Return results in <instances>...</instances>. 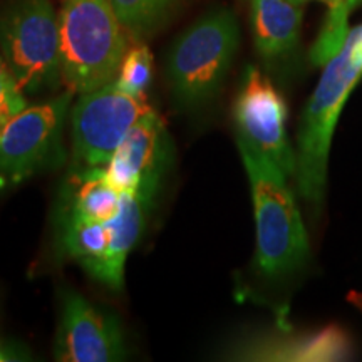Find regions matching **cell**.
<instances>
[{
	"mask_svg": "<svg viewBox=\"0 0 362 362\" xmlns=\"http://www.w3.org/2000/svg\"><path fill=\"white\" fill-rule=\"evenodd\" d=\"M153 107L146 96H133L112 81L79 94L71 112L74 175L104 171L126 134Z\"/></svg>",
	"mask_w": 362,
	"mask_h": 362,
	"instance_id": "8992f818",
	"label": "cell"
},
{
	"mask_svg": "<svg viewBox=\"0 0 362 362\" xmlns=\"http://www.w3.org/2000/svg\"><path fill=\"white\" fill-rule=\"evenodd\" d=\"M168 158V133L160 115L151 110L126 134L107 163L104 175L121 193H133L148 176H163Z\"/></svg>",
	"mask_w": 362,
	"mask_h": 362,
	"instance_id": "30bf717a",
	"label": "cell"
},
{
	"mask_svg": "<svg viewBox=\"0 0 362 362\" xmlns=\"http://www.w3.org/2000/svg\"><path fill=\"white\" fill-rule=\"evenodd\" d=\"M0 361H7V356H6V354H4V352H2V349H0Z\"/></svg>",
	"mask_w": 362,
	"mask_h": 362,
	"instance_id": "7402d4cb",
	"label": "cell"
},
{
	"mask_svg": "<svg viewBox=\"0 0 362 362\" xmlns=\"http://www.w3.org/2000/svg\"><path fill=\"white\" fill-rule=\"evenodd\" d=\"M76 183L78 189L74 192L69 211L104 223L115 218L123 202V193L112 187L104 171L76 176Z\"/></svg>",
	"mask_w": 362,
	"mask_h": 362,
	"instance_id": "9a60e30c",
	"label": "cell"
},
{
	"mask_svg": "<svg viewBox=\"0 0 362 362\" xmlns=\"http://www.w3.org/2000/svg\"><path fill=\"white\" fill-rule=\"evenodd\" d=\"M27 107L24 93L16 84L11 74L0 72V129L8 119Z\"/></svg>",
	"mask_w": 362,
	"mask_h": 362,
	"instance_id": "ac0fdd59",
	"label": "cell"
},
{
	"mask_svg": "<svg viewBox=\"0 0 362 362\" xmlns=\"http://www.w3.org/2000/svg\"><path fill=\"white\" fill-rule=\"evenodd\" d=\"M359 2H362V0H346V11L351 13L352 8H354Z\"/></svg>",
	"mask_w": 362,
	"mask_h": 362,
	"instance_id": "44dd1931",
	"label": "cell"
},
{
	"mask_svg": "<svg viewBox=\"0 0 362 362\" xmlns=\"http://www.w3.org/2000/svg\"><path fill=\"white\" fill-rule=\"evenodd\" d=\"M123 325L112 314L99 310L74 291H64L54 356L62 362L123 361Z\"/></svg>",
	"mask_w": 362,
	"mask_h": 362,
	"instance_id": "9c48e42d",
	"label": "cell"
},
{
	"mask_svg": "<svg viewBox=\"0 0 362 362\" xmlns=\"http://www.w3.org/2000/svg\"><path fill=\"white\" fill-rule=\"evenodd\" d=\"M240 44V29L230 8L206 12L171 44L166 78L183 107H200L220 93Z\"/></svg>",
	"mask_w": 362,
	"mask_h": 362,
	"instance_id": "277c9868",
	"label": "cell"
},
{
	"mask_svg": "<svg viewBox=\"0 0 362 362\" xmlns=\"http://www.w3.org/2000/svg\"><path fill=\"white\" fill-rule=\"evenodd\" d=\"M153 78V56L146 45H136V47L126 51L123 61H121L119 71L115 83L124 93L133 96H146Z\"/></svg>",
	"mask_w": 362,
	"mask_h": 362,
	"instance_id": "e0dca14e",
	"label": "cell"
},
{
	"mask_svg": "<svg viewBox=\"0 0 362 362\" xmlns=\"http://www.w3.org/2000/svg\"><path fill=\"white\" fill-rule=\"evenodd\" d=\"M161 178V175L148 176L136 192L123 193L119 211L115 218L107 221L110 242L106 253L88 274L111 291L119 292L123 288L126 259L141 237L146 215L153 205V198L158 193Z\"/></svg>",
	"mask_w": 362,
	"mask_h": 362,
	"instance_id": "8fae6325",
	"label": "cell"
},
{
	"mask_svg": "<svg viewBox=\"0 0 362 362\" xmlns=\"http://www.w3.org/2000/svg\"><path fill=\"white\" fill-rule=\"evenodd\" d=\"M124 25L111 0H64L59 12L61 81L84 94L116 79L126 49Z\"/></svg>",
	"mask_w": 362,
	"mask_h": 362,
	"instance_id": "3957f363",
	"label": "cell"
},
{
	"mask_svg": "<svg viewBox=\"0 0 362 362\" xmlns=\"http://www.w3.org/2000/svg\"><path fill=\"white\" fill-rule=\"evenodd\" d=\"M110 232L107 223L84 218L67 210L62 216L61 247L62 253L84 267L89 272L106 253Z\"/></svg>",
	"mask_w": 362,
	"mask_h": 362,
	"instance_id": "5bb4252c",
	"label": "cell"
},
{
	"mask_svg": "<svg viewBox=\"0 0 362 362\" xmlns=\"http://www.w3.org/2000/svg\"><path fill=\"white\" fill-rule=\"evenodd\" d=\"M362 78V25L349 30L342 47L324 64L319 84L302 115L297 134L296 181L300 197L319 205L327 185L332 136L347 99Z\"/></svg>",
	"mask_w": 362,
	"mask_h": 362,
	"instance_id": "6da1fadb",
	"label": "cell"
},
{
	"mask_svg": "<svg viewBox=\"0 0 362 362\" xmlns=\"http://www.w3.org/2000/svg\"><path fill=\"white\" fill-rule=\"evenodd\" d=\"M304 0H252L255 47L267 61H277L297 47Z\"/></svg>",
	"mask_w": 362,
	"mask_h": 362,
	"instance_id": "7c38bea8",
	"label": "cell"
},
{
	"mask_svg": "<svg viewBox=\"0 0 362 362\" xmlns=\"http://www.w3.org/2000/svg\"><path fill=\"white\" fill-rule=\"evenodd\" d=\"M347 300H349L351 304L356 307V309H359L362 312V292H356V291L349 292V296H347Z\"/></svg>",
	"mask_w": 362,
	"mask_h": 362,
	"instance_id": "d6986e66",
	"label": "cell"
},
{
	"mask_svg": "<svg viewBox=\"0 0 362 362\" xmlns=\"http://www.w3.org/2000/svg\"><path fill=\"white\" fill-rule=\"evenodd\" d=\"M0 52L24 94L61 81L59 16L51 0H7L0 8Z\"/></svg>",
	"mask_w": 362,
	"mask_h": 362,
	"instance_id": "5b68a950",
	"label": "cell"
},
{
	"mask_svg": "<svg viewBox=\"0 0 362 362\" xmlns=\"http://www.w3.org/2000/svg\"><path fill=\"white\" fill-rule=\"evenodd\" d=\"M351 342L337 325L319 332L302 334L288 339H270L257 342L245 354L267 361H342L349 356Z\"/></svg>",
	"mask_w": 362,
	"mask_h": 362,
	"instance_id": "4fadbf2b",
	"label": "cell"
},
{
	"mask_svg": "<svg viewBox=\"0 0 362 362\" xmlns=\"http://www.w3.org/2000/svg\"><path fill=\"white\" fill-rule=\"evenodd\" d=\"M124 29L136 37H143L156 29L168 17L178 0H111Z\"/></svg>",
	"mask_w": 362,
	"mask_h": 362,
	"instance_id": "2e32d148",
	"label": "cell"
},
{
	"mask_svg": "<svg viewBox=\"0 0 362 362\" xmlns=\"http://www.w3.org/2000/svg\"><path fill=\"white\" fill-rule=\"evenodd\" d=\"M255 210V265L270 279L291 275L309 257V238L288 176L270 158L237 138Z\"/></svg>",
	"mask_w": 362,
	"mask_h": 362,
	"instance_id": "7a4b0ae2",
	"label": "cell"
},
{
	"mask_svg": "<svg viewBox=\"0 0 362 362\" xmlns=\"http://www.w3.org/2000/svg\"><path fill=\"white\" fill-rule=\"evenodd\" d=\"M66 90L51 101L22 110L0 129V185L21 183L64 158V129L71 99Z\"/></svg>",
	"mask_w": 362,
	"mask_h": 362,
	"instance_id": "52a82bcc",
	"label": "cell"
},
{
	"mask_svg": "<svg viewBox=\"0 0 362 362\" xmlns=\"http://www.w3.org/2000/svg\"><path fill=\"white\" fill-rule=\"evenodd\" d=\"M0 72H2V74H11V71H8V66H7L6 59H4V56H2V52H0Z\"/></svg>",
	"mask_w": 362,
	"mask_h": 362,
	"instance_id": "ffe728a7",
	"label": "cell"
},
{
	"mask_svg": "<svg viewBox=\"0 0 362 362\" xmlns=\"http://www.w3.org/2000/svg\"><path fill=\"white\" fill-rule=\"evenodd\" d=\"M237 138L270 158L288 178H296L297 158L288 143L287 104L270 79L248 66L233 107Z\"/></svg>",
	"mask_w": 362,
	"mask_h": 362,
	"instance_id": "ba28073f",
	"label": "cell"
}]
</instances>
